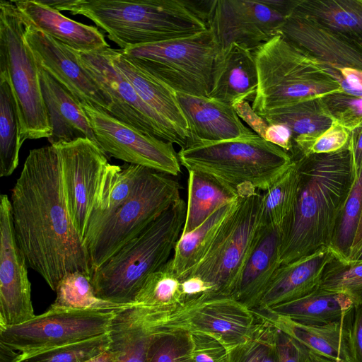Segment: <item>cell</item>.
Wrapping results in <instances>:
<instances>
[{
	"instance_id": "6da1fadb",
	"label": "cell",
	"mask_w": 362,
	"mask_h": 362,
	"mask_svg": "<svg viewBox=\"0 0 362 362\" xmlns=\"http://www.w3.org/2000/svg\"><path fill=\"white\" fill-rule=\"evenodd\" d=\"M10 203L16 243L28 266L52 291L68 274L92 276L88 251L69 214L55 146L30 151Z\"/></svg>"
},
{
	"instance_id": "7a4b0ae2",
	"label": "cell",
	"mask_w": 362,
	"mask_h": 362,
	"mask_svg": "<svg viewBox=\"0 0 362 362\" xmlns=\"http://www.w3.org/2000/svg\"><path fill=\"white\" fill-rule=\"evenodd\" d=\"M293 160L298 170V194L293 222L281 245V264L329 246L356 177L348 142L335 152Z\"/></svg>"
},
{
	"instance_id": "3957f363",
	"label": "cell",
	"mask_w": 362,
	"mask_h": 362,
	"mask_svg": "<svg viewBox=\"0 0 362 362\" xmlns=\"http://www.w3.org/2000/svg\"><path fill=\"white\" fill-rule=\"evenodd\" d=\"M81 15L107 33L120 49L177 39L209 28V0H40Z\"/></svg>"
},
{
	"instance_id": "277c9868",
	"label": "cell",
	"mask_w": 362,
	"mask_h": 362,
	"mask_svg": "<svg viewBox=\"0 0 362 362\" xmlns=\"http://www.w3.org/2000/svg\"><path fill=\"white\" fill-rule=\"evenodd\" d=\"M177 156L187 171L209 176L237 197L267 191L293 161L286 151L257 134L217 142H187Z\"/></svg>"
},
{
	"instance_id": "5b68a950",
	"label": "cell",
	"mask_w": 362,
	"mask_h": 362,
	"mask_svg": "<svg viewBox=\"0 0 362 362\" xmlns=\"http://www.w3.org/2000/svg\"><path fill=\"white\" fill-rule=\"evenodd\" d=\"M187 204L178 200L142 233L92 274L96 295L123 305H134L146 277L170 259L185 225Z\"/></svg>"
},
{
	"instance_id": "8992f818",
	"label": "cell",
	"mask_w": 362,
	"mask_h": 362,
	"mask_svg": "<svg viewBox=\"0 0 362 362\" xmlns=\"http://www.w3.org/2000/svg\"><path fill=\"white\" fill-rule=\"evenodd\" d=\"M253 54L258 83L252 107L258 115L343 90L315 58L281 34Z\"/></svg>"
},
{
	"instance_id": "52a82bcc",
	"label": "cell",
	"mask_w": 362,
	"mask_h": 362,
	"mask_svg": "<svg viewBox=\"0 0 362 362\" xmlns=\"http://www.w3.org/2000/svg\"><path fill=\"white\" fill-rule=\"evenodd\" d=\"M181 188L170 175L148 168L129 200L91 217L83 244L93 272L180 200Z\"/></svg>"
},
{
	"instance_id": "ba28073f",
	"label": "cell",
	"mask_w": 362,
	"mask_h": 362,
	"mask_svg": "<svg viewBox=\"0 0 362 362\" xmlns=\"http://www.w3.org/2000/svg\"><path fill=\"white\" fill-rule=\"evenodd\" d=\"M26 22L13 1H0V81L11 90L19 144L49 138L52 127L42 95L38 65L24 40Z\"/></svg>"
},
{
	"instance_id": "9c48e42d",
	"label": "cell",
	"mask_w": 362,
	"mask_h": 362,
	"mask_svg": "<svg viewBox=\"0 0 362 362\" xmlns=\"http://www.w3.org/2000/svg\"><path fill=\"white\" fill-rule=\"evenodd\" d=\"M262 194L257 191L238 197L236 206L224 221L209 251L189 274L209 284L214 297H232L261 238Z\"/></svg>"
},
{
	"instance_id": "30bf717a",
	"label": "cell",
	"mask_w": 362,
	"mask_h": 362,
	"mask_svg": "<svg viewBox=\"0 0 362 362\" xmlns=\"http://www.w3.org/2000/svg\"><path fill=\"white\" fill-rule=\"evenodd\" d=\"M208 29L193 35L122 49L175 92L208 97L220 51Z\"/></svg>"
},
{
	"instance_id": "8fae6325",
	"label": "cell",
	"mask_w": 362,
	"mask_h": 362,
	"mask_svg": "<svg viewBox=\"0 0 362 362\" xmlns=\"http://www.w3.org/2000/svg\"><path fill=\"white\" fill-rule=\"evenodd\" d=\"M115 311L49 308L23 324L0 328V342L24 354L76 343L107 333Z\"/></svg>"
},
{
	"instance_id": "7c38bea8",
	"label": "cell",
	"mask_w": 362,
	"mask_h": 362,
	"mask_svg": "<svg viewBox=\"0 0 362 362\" xmlns=\"http://www.w3.org/2000/svg\"><path fill=\"white\" fill-rule=\"evenodd\" d=\"M296 0H209V28L221 49L236 43L254 52L280 30Z\"/></svg>"
},
{
	"instance_id": "4fadbf2b",
	"label": "cell",
	"mask_w": 362,
	"mask_h": 362,
	"mask_svg": "<svg viewBox=\"0 0 362 362\" xmlns=\"http://www.w3.org/2000/svg\"><path fill=\"white\" fill-rule=\"evenodd\" d=\"M59 151L64 194L73 224L83 243L97 209L111 166L107 155L88 139L54 144Z\"/></svg>"
},
{
	"instance_id": "5bb4252c",
	"label": "cell",
	"mask_w": 362,
	"mask_h": 362,
	"mask_svg": "<svg viewBox=\"0 0 362 362\" xmlns=\"http://www.w3.org/2000/svg\"><path fill=\"white\" fill-rule=\"evenodd\" d=\"M98 146L127 163L141 165L170 176L181 173L173 144L145 134L116 119L105 110L81 103Z\"/></svg>"
},
{
	"instance_id": "9a60e30c",
	"label": "cell",
	"mask_w": 362,
	"mask_h": 362,
	"mask_svg": "<svg viewBox=\"0 0 362 362\" xmlns=\"http://www.w3.org/2000/svg\"><path fill=\"white\" fill-rule=\"evenodd\" d=\"M74 51L81 66L111 98L112 106L109 114L145 134L180 148L185 146L170 125L141 99L127 78L113 66L105 48L89 52Z\"/></svg>"
},
{
	"instance_id": "2e32d148",
	"label": "cell",
	"mask_w": 362,
	"mask_h": 362,
	"mask_svg": "<svg viewBox=\"0 0 362 362\" xmlns=\"http://www.w3.org/2000/svg\"><path fill=\"white\" fill-rule=\"evenodd\" d=\"M256 322L254 311L233 298L215 297L165 314L161 325L166 328L208 334L229 351L251 337Z\"/></svg>"
},
{
	"instance_id": "e0dca14e",
	"label": "cell",
	"mask_w": 362,
	"mask_h": 362,
	"mask_svg": "<svg viewBox=\"0 0 362 362\" xmlns=\"http://www.w3.org/2000/svg\"><path fill=\"white\" fill-rule=\"evenodd\" d=\"M0 328L23 324L35 315L25 256L18 246L10 199L0 197Z\"/></svg>"
},
{
	"instance_id": "ac0fdd59",
	"label": "cell",
	"mask_w": 362,
	"mask_h": 362,
	"mask_svg": "<svg viewBox=\"0 0 362 362\" xmlns=\"http://www.w3.org/2000/svg\"><path fill=\"white\" fill-rule=\"evenodd\" d=\"M24 40L37 65L80 103L92 105L110 113L111 98L81 66L74 49L27 22Z\"/></svg>"
},
{
	"instance_id": "d6986e66",
	"label": "cell",
	"mask_w": 362,
	"mask_h": 362,
	"mask_svg": "<svg viewBox=\"0 0 362 362\" xmlns=\"http://www.w3.org/2000/svg\"><path fill=\"white\" fill-rule=\"evenodd\" d=\"M294 8V7H293ZM280 34L315 58L337 71H362V45L293 8Z\"/></svg>"
},
{
	"instance_id": "ffe728a7",
	"label": "cell",
	"mask_w": 362,
	"mask_h": 362,
	"mask_svg": "<svg viewBox=\"0 0 362 362\" xmlns=\"http://www.w3.org/2000/svg\"><path fill=\"white\" fill-rule=\"evenodd\" d=\"M175 96L188 125L187 143L242 139L257 134L243 124L231 105L178 92Z\"/></svg>"
},
{
	"instance_id": "44dd1931",
	"label": "cell",
	"mask_w": 362,
	"mask_h": 362,
	"mask_svg": "<svg viewBox=\"0 0 362 362\" xmlns=\"http://www.w3.org/2000/svg\"><path fill=\"white\" fill-rule=\"evenodd\" d=\"M113 66L131 83L141 99L187 143L189 129L175 92L155 78L122 49L105 48Z\"/></svg>"
},
{
	"instance_id": "7402d4cb",
	"label": "cell",
	"mask_w": 362,
	"mask_h": 362,
	"mask_svg": "<svg viewBox=\"0 0 362 362\" xmlns=\"http://www.w3.org/2000/svg\"><path fill=\"white\" fill-rule=\"evenodd\" d=\"M257 83L253 52L232 43L216 55L209 98L233 106L243 100L253 101Z\"/></svg>"
},
{
	"instance_id": "603a6c76",
	"label": "cell",
	"mask_w": 362,
	"mask_h": 362,
	"mask_svg": "<svg viewBox=\"0 0 362 362\" xmlns=\"http://www.w3.org/2000/svg\"><path fill=\"white\" fill-rule=\"evenodd\" d=\"M333 256L332 250L325 247L290 263L281 264L255 310L264 311L313 292L318 288L324 269Z\"/></svg>"
},
{
	"instance_id": "cb8c5ba5",
	"label": "cell",
	"mask_w": 362,
	"mask_h": 362,
	"mask_svg": "<svg viewBox=\"0 0 362 362\" xmlns=\"http://www.w3.org/2000/svg\"><path fill=\"white\" fill-rule=\"evenodd\" d=\"M166 311L131 305L115 311L108 334L116 362H146L150 341L163 326Z\"/></svg>"
},
{
	"instance_id": "d4e9b609",
	"label": "cell",
	"mask_w": 362,
	"mask_h": 362,
	"mask_svg": "<svg viewBox=\"0 0 362 362\" xmlns=\"http://www.w3.org/2000/svg\"><path fill=\"white\" fill-rule=\"evenodd\" d=\"M25 21L54 39L79 52L109 47L95 26L71 20L40 0L13 1Z\"/></svg>"
},
{
	"instance_id": "484cf974",
	"label": "cell",
	"mask_w": 362,
	"mask_h": 362,
	"mask_svg": "<svg viewBox=\"0 0 362 362\" xmlns=\"http://www.w3.org/2000/svg\"><path fill=\"white\" fill-rule=\"evenodd\" d=\"M38 67L42 95L52 127V134L48 138L50 145L80 138L88 139L98 145L81 103L47 72Z\"/></svg>"
},
{
	"instance_id": "4316f807",
	"label": "cell",
	"mask_w": 362,
	"mask_h": 362,
	"mask_svg": "<svg viewBox=\"0 0 362 362\" xmlns=\"http://www.w3.org/2000/svg\"><path fill=\"white\" fill-rule=\"evenodd\" d=\"M253 310L310 351L332 359L350 362L349 335L354 310L342 320L326 325L303 324L285 316Z\"/></svg>"
},
{
	"instance_id": "83f0119b",
	"label": "cell",
	"mask_w": 362,
	"mask_h": 362,
	"mask_svg": "<svg viewBox=\"0 0 362 362\" xmlns=\"http://www.w3.org/2000/svg\"><path fill=\"white\" fill-rule=\"evenodd\" d=\"M261 238L248 259L232 298L255 310L281 265L282 235L262 228Z\"/></svg>"
},
{
	"instance_id": "f1b7e54d",
	"label": "cell",
	"mask_w": 362,
	"mask_h": 362,
	"mask_svg": "<svg viewBox=\"0 0 362 362\" xmlns=\"http://www.w3.org/2000/svg\"><path fill=\"white\" fill-rule=\"evenodd\" d=\"M269 124L288 127L293 135L292 159L309 154L316 139L335 122L320 98L298 102L259 115Z\"/></svg>"
},
{
	"instance_id": "f546056e",
	"label": "cell",
	"mask_w": 362,
	"mask_h": 362,
	"mask_svg": "<svg viewBox=\"0 0 362 362\" xmlns=\"http://www.w3.org/2000/svg\"><path fill=\"white\" fill-rule=\"evenodd\" d=\"M354 308L348 296L317 288L300 298L262 312L285 316L303 324L326 325L342 320Z\"/></svg>"
},
{
	"instance_id": "4dcf8cb0",
	"label": "cell",
	"mask_w": 362,
	"mask_h": 362,
	"mask_svg": "<svg viewBox=\"0 0 362 362\" xmlns=\"http://www.w3.org/2000/svg\"><path fill=\"white\" fill-rule=\"evenodd\" d=\"M238 201V198L218 209L194 230L181 234L170 259L172 269L180 281L188 276L204 257Z\"/></svg>"
},
{
	"instance_id": "1f68e13d",
	"label": "cell",
	"mask_w": 362,
	"mask_h": 362,
	"mask_svg": "<svg viewBox=\"0 0 362 362\" xmlns=\"http://www.w3.org/2000/svg\"><path fill=\"white\" fill-rule=\"evenodd\" d=\"M298 166L293 160L286 172L262 194V227L265 230L279 231L282 235V242L293 222L298 194Z\"/></svg>"
},
{
	"instance_id": "d6a6232c",
	"label": "cell",
	"mask_w": 362,
	"mask_h": 362,
	"mask_svg": "<svg viewBox=\"0 0 362 362\" xmlns=\"http://www.w3.org/2000/svg\"><path fill=\"white\" fill-rule=\"evenodd\" d=\"M293 10L362 45V0H296Z\"/></svg>"
},
{
	"instance_id": "836d02e7",
	"label": "cell",
	"mask_w": 362,
	"mask_h": 362,
	"mask_svg": "<svg viewBox=\"0 0 362 362\" xmlns=\"http://www.w3.org/2000/svg\"><path fill=\"white\" fill-rule=\"evenodd\" d=\"M187 204L182 234L203 224L218 209L238 198L209 176L188 171Z\"/></svg>"
},
{
	"instance_id": "e575fe53",
	"label": "cell",
	"mask_w": 362,
	"mask_h": 362,
	"mask_svg": "<svg viewBox=\"0 0 362 362\" xmlns=\"http://www.w3.org/2000/svg\"><path fill=\"white\" fill-rule=\"evenodd\" d=\"M134 305L168 312L182 306L181 281L173 271L170 259L146 277Z\"/></svg>"
},
{
	"instance_id": "d590c367",
	"label": "cell",
	"mask_w": 362,
	"mask_h": 362,
	"mask_svg": "<svg viewBox=\"0 0 362 362\" xmlns=\"http://www.w3.org/2000/svg\"><path fill=\"white\" fill-rule=\"evenodd\" d=\"M55 292L57 297L49 308L117 310L131 306L117 304L99 298L95 292L91 276L80 272L66 275L59 283Z\"/></svg>"
},
{
	"instance_id": "8d00e7d4",
	"label": "cell",
	"mask_w": 362,
	"mask_h": 362,
	"mask_svg": "<svg viewBox=\"0 0 362 362\" xmlns=\"http://www.w3.org/2000/svg\"><path fill=\"white\" fill-rule=\"evenodd\" d=\"M19 124L14 99L6 81H0V176L11 175L18 165Z\"/></svg>"
},
{
	"instance_id": "74e56055",
	"label": "cell",
	"mask_w": 362,
	"mask_h": 362,
	"mask_svg": "<svg viewBox=\"0 0 362 362\" xmlns=\"http://www.w3.org/2000/svg\"><path fill=\"white\" fill-rule=\"evenodd\" d=\"M148 169V168L130 163H125L122 166L112 164L100 204L91 217L113 211L129 200Z\"/></svg>"
},
{
	"instance_id": "f35d334b",
	"label": "cell",
	"mask_w": 362,
	"mask_h": 362,
	"mask_svg": "<svg viewBox=\"0 0 362 362\" xmlns=\"http://www.w3.org/2000/svg\"><path fill=\"white\" fill-rule=\"evenodd\" d=\"M362 212V166L338 218L329 247L346 259L351 252Z\"/></svg>"
},
{
	"instance_id": "ab89813d",
	"label": "cell",
	"mask_w": 362,
	"mask_h": 362,
	"mask_svg": "<svg viewBox=\"0 0 362 362\" xmlns=\"http://www.w3.org/2000/svg\"><path fill=\"white\" fill-rule=\"evenodd\" d=\"M318 288L348 296L354 306L362 304V260L349 261L334 255Z\"/></svg>"
},
{
	"instance_id": "60d3db41",
	"label": "cell",
	"mask_w": 362,
	"mask_h": 362,
	"mask_svg": "<svg viewBox=\"0 0 362 362\" xmlns=\"http://www.w3.org/2000/svg\"><path fill=\"white\" fill-rule=\"evenodd\" d=\"M108 332L76 343L31 354H20L16 362H85L106 351Z\"/></svg>"
},
{
	"instance_id": "b9f144b4",
	"label": "cell",
	"mask_w": 362,
	"mask_h": 362,
	"mask_svg": "<svg viewBox=\"0 0 362 362\" xmlns=\"http://www.w3.org/2000/svg\"><path fill=\"white\" fill-rule=\"evenodd\" d=\"M191 333L162 327L150 341L146 362H191Z\"/></svg>"
},
{
	"instance_id": "7bdbcfd3",
	"label": "cell",
	"mask_w": 362,
	"mask_h": 362,
	"mask_svg": "<svg viewBox=\"0 0 362 362\" xmlns=\"http://www.w3.org/2000/svg\"><path fill=\"white\" fill-rule=\"evenodd\" d=\"M321 100L334 122L349 132L362 124V95L341 90L324 95Z\"/></svg>"
},
{
	"instance_id": "ee69618b",
	"label": "cell",
	"mask_w": 362,
	"mask_h": 362,
	"mask_svg": "<svg viewBox=\"0 0 362 362\" xmlns=\"http://www.w3.org/2000/svg\"><path fill=\"white\" fill-rule=\"evenodd\" d=\"M253 311L257 317L254 331L245 342L229 350L228 362H261L268 343L276 333L274 326Z\"/></svg>"
},
{
	"instance_id": "f6af8a7d",
	"label": "cell",
	"mask_w": 362,
	"mask_h": 362,
	"mask_svg": "<svg viewBox=\"0 0 362 362\" xmlns=\"http://www.w3.org/2000/svg\"><path fill=\"white\" fill-rule=\"evenodd\" d=\"M191 362H228L229 351L218 340L201 333H191Z\"/></svg>"
},
{
	"instance_id": "bcb514c9",
	"label": "cell",
	"mask_w": 362,
	"mask_h": 362,
	"mask_svg": "<svg viewBox=\"0 0 362 362\" xmlns=\"http://www.w3.org/2000/svg\"><path fill=\"white\" fill-rule=\"evenodd\" d=\"M349 137V132L339 124L334 122L316 139L310 149L309 154L337 151L346 145Z\"/></svg>"
},
{
	"instance_id": "7dc6e473",
	"label": "cell",
	"mask_w": 362,
	"mask_h": 362,
	"mask_svg": "<svg viewBox=\"0 0 362 362\" xmlns=\"http://www.w3.org/2000/svg\"><path fill=\"white\" fill-rule=\"evenodd\" d=\"M276 346L280 362H305L307 348L278 329Z\"/></svg>"
},
{
	"instance_id": "c3c4849f",
	"label": "cell",
	"mask_w": 362,
	"mask_h": 362,
	"mask_svg": "<svg viewBox=\"0 0 362 362\" xmlns=\"http://www.w3.org/2000/svg\"><path fill=\"white\" fill-rule=\"evenodd\" d=\"M350 362H362V304L354 308L349 335Z\"/></svg>"
},
{
	"instance_id": "681fc988",
	"label": "cell",
	"mask_w": 362,
	"mask_h": 362,
	"mask_svg": "<svg viewBox=\"0 0 362 362\" xmlns=\"http://www.w3.org/2000/svg\"><path fill=\"white\" fill-rule=\"evenodd\" d=\"M238 117L245 121L258 136L264 137L269 124L254 111L249 102L241 101L233 105Z\"/></svg>"
},
{
	"instance_id": "f907efd6",
	"label": "cell",
	"mask_w": 362,
	"mask_h": 362,
	"mask_svg": "<svg viewBox=\"0 0 362 362\" xmlns=\"http://www.w3.org/2000/svg\"><path fill=\"white\" fill-rule=\"evenodd\" d=\"M264 139L281 148L290 156L293 151V135L288 127L284 124H269Z\"/></svg>"
},
{
	"instance_id": "816d5d0a",
	"label": "cell",
	"mask_w": 362,
	"mask_h": 362,
	"mask_svg": "<svg viewBox=\"0 0 362 362\" xmlns=\"http://www.w3.org/2000/svg\"><path fill=\"white\" fill-rule=\"evenodd\" d=\"M348 144L351 148L356 174L362 166V124L349 132Z\"/></svg>"
},
{
	"instance_id": "f5cc1de1",
	"label": "cell",
	"mask_w": 362,
	"mask_h": 362,
	"mask_svg": "<svg viewBox=\"0 0 362 362\" xmlns=\"http://www.w3.org/2000/svg\"><path fill=\"white\" fill-rule=\"evenodd\" d=\"M276 333L268 343L262 356L261 362H280L279 353L276 346Z\"/></svg>"
},
{
	"instance_id": "db71d44e",
	"label": "cell",
	"mask_w": 362,
	"mask_h": 362,
	"mask_svg": "<svg viewBox=\"0 0 362 362\" xmlns=\"http://www.w3.org/2000/svg\"><path fill=\"white\" fill-rule=\"evenodd\" d=\"M20 354L0 342V362H16Z\"/></svg>"
},
{
	"instance_id": "11a10c76",
	"label": "cell",
	"mask_w": 362,
	"mask_h": 362,
	"mask_svg": "<svg viewBox=\"0 0 362 362\" xmlns=\"http://www.w3.org/2000/svg\"><path fill=\"white\" fill-rule=\"evenodd\" d=\"M116 359L117 351L110 345L106 351L85 362H116Z\"/></svg>"
},
{
	"instance_id": "9f6ffc18",
	"label": "cell",
	"mask_w": 362,
	"mask_h": 362,
	"mask_svg": "<svg viewBox=\"0 0 362 362\" xmlns=\"http://www.w3.org/2000/svg\"><path fill=\"white\" fill-rule=\"evenodd\" d=\"M305 362H341L313 352L307 348Z\"/></svg>"
},
{
	"instance_id": "6f0895ef",
	"label": "cell",
	"mask_w": 362,
	"mask_h": 362,
	"mask_svg": "<svg viewBox=\"0 0 362 362\" xmlns=\"http://www.w3.org/2000/svg\"><path fill=\"white\" fill-rule=\"evenodd\" d=\"M362 243V212L360 218L359 223L355 235V238L351 247V250H354ZM351 253V252H350Z\"/></svg>"
},
{
	"instance_id": "680465c9",
	"label": "cell",
	"mask_w": 362,
	"mask_h": 362,
	"mask_svg": "<svg viewBox=\"0 0 362 362\" xmlns=\"http://www.w3.org/2000/svg\"><path fill=\"white\" fill-rule=\"evenodd\" d=\"M349 261H361L362 260V243L354 250H352L346 259Z\"/></svg>"
}]
</instances>
